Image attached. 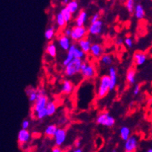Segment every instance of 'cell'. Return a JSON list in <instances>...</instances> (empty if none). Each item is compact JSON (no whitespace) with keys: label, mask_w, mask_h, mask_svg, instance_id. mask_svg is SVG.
<instances>
[{"label":"cell","mask_w":152,"mask_h":152,"mask_svg":"<svg viewBox=\"0 0 152 152\" xmlns=\"http://www.w3.org/2000/svg\"><path fill=\"white\" fill-rule=\"evenodd\" d=\"M134 64L137 65V66H141L147 61L148 59V55L144 51H137L134 54Z\"/></svg>","instance_id":"15"},{"label":"cell","mask_w":152,"mask_h":152,"mask_svg":"<svg viewBox=\"0 0 152 152\" xmlns=\"http://www.w3.org/2000/svg\"><path fill=\"white\" fill-rule=\"evenodd\" d=\"M82 61L83 60L82 59L75 58L69 64L64 67V75L68 78H72L80 73Z\"/></svg>","instance_id":"2"},{"label":"cell","mask_w":152,"mask_h":152,"mask_svg":"<svg viewBox=\"0 0 152 152\" xmlns=\"http://www.w3.org/2000/svg\"><path fill=\"white\" fill-rule=\"evenodd\" d=\"M96 124L102 125L106 127L111 128L116 124V120L108 112H102L99 114L96 117Z\"/></svg>","instance_id":"5"},{"label":"cell","mask_w":152,"mask_h":152,"mask_svg":"<svg viewBox=\"0 0 152 152\" xmlns=\"http://www.w3.org/2000/svg\"><path fill=\"white\" fill-rule=\"evenodd\" d=\"M31 139V134L30 132L28 130V129H21L19 131L18 136H17V140H18V143L20 146L25 145Z\"/></svg>","instance_id":"10"},{"label":"cell","mask_w":152,"mask_h":152,"mask_svg":"<svg viewBox=\"0 0 152 152\" xmlns=\"http://www.w3.org/2000/svg\"><path fill=\"white\" fill-rule=\"evenodd\" d=\"M139 139L137 135H130V137L125 141L124 151L126 152H134L137 150Z\"/></svg>","instance_id":"7"},{"label":"cell","mask_w":152,"mask_h":152,"mask_svg":"<svg viewBox=\"0 0 152 152\" xmlns=\"http://www.w3.org/2000/svg\"><path fill=\"white\" fill-rule=\"evenodd\" d=\"M110 91V79L109 75H103L100 77L96 88V96L99 99L106 97Z\"/></svg>","instance_id":"1"},{"label":"cell","mask_w":152,"mask_h":152,"mask_svg":"<svg viewBox=\"0 0 152 152\" xmlns=\"http://www.w3.org/2000/svg\"><path fill=\"white\" fill-rule=\"evenodd\" d=\"M134 17L138 20H141L145 17V10L141 4H136L134 11Z\"/></svg>","instance_id":"22"},{"label":"cell","mask_w":152,"mask_h":152,"mask_svg":"<svg viewBox=\"0 0 152 152\" xmlns=\"http://www.w3.org/2000/svg\"><path fill=\"white\" fill-rule=\"evenodd\" d=\"M57 42L58 44V46L60 47V48L62 50L68 51V49L70 48L71 45H72V40L70 38V37H68L62 34L61 35H60L58 37Z\"/></svg>","instance_id":"9"},{"label":"cell","mask_w":152,"mask_h":152,"mask_svg":"<svg viewBox=\"0 0 152 152\" xmlns=\"http://www.w3.org/2000/svg\"><path fill=\"white\" fill-rule=\"evenodd\" d=\"M71 0H62V2H63V4L66 5L67 3H68V2H70Z\"/></svg>","instance_id":"44"},{"label":"cell","mask_w":152,"mask_h":152,"mask_svg":"<svg viewBox=\"0 0 152 152\" xmlns=\"http://www.w3.org/2000/svg\"><path fill=\"white\" fill-rule=\"evenodd\" d=\"M57 104L54 101H48V104L46 106L47 113L48 116H52L57 111Z\"/></svg>","instance_id":"28"},{"label":"cell","mask_w":152,"mask_h":152,"mask_svg":"<svg viewBox=\"0 0 152 152\" xmlns=\"http://www.w3.org/2000/svg\"><path fill=\"white\" fill-rule=\"evenodd\" d=\"M34 118H36L37 120H44V118H46L48 117V113H47V110L46 108L43 109L42 110H40L38 113H37L35 115H34Z\"/></svg>","instance_id":"33"},{"label":"cell","mask_w":152,"mask_h":152,"mask_svg":"<svg viewBox=\"0 0 152 152\" xmlns=\"http://www.w3.org/2000/svg\"><path fill=\"white\" fill-rule=\"evenodd\" d=\"M88 20V13L85 10H81L76 16L75 20V24L77 26H85Z\"/></svg>","instance_id":"18"},{"label":"cell","mask_w":152,"mask_h":152,"mask_svg":"<svg viewBox=\"0 0 152 152\" xmlns=\"http://www.w3.org/2000/svg\"><path fill=\"white\" fill-rule=\"evenodd\" d=\"M76 47H77V45H76L75 44H72L70 48H69L68 51H67L66 57L64 58V59L63 60V61H62V65L64 67H65L67 64H69V63L75 58L74 50L76 48Z\"/></svg>","instance_id":"21"},{"label":"cell","mask_w":152,"mask_h":152,"mask_svg":"<svg viewBox=\"0 0 152 152\" xmlns=\"http://www.w3.org/2000/svg\"><path fill=\"white\" fill-rule=\"evenodd\" d=\"M55 23H56L57 26H58V28L64 29V27H66L67 23L61 12H58L55 16Z\"/></svg>","instance_id":"26"},{"label":"cell","mask_w":152,"mask_h":152,"mask_svg":"<svg viewBox=\"0 0 152 152\" xmlns=\"http://www.w3.org/2000/svg\"><path fill=\"white\" fill-rule=\"evenodd\" d=\"M124 45L128 48H132L133 46H134V40L131 37H126L125 39H124Z\"/></svg>","instance_id":"34"},{"label":"cell","mask_w":152,"mask_h":152,"mask_svg":"<svg viewBox=\"0 0 152 152\" xmlns=\"http://www.w3.org/2000/svg\"><path fill=\"white\" fill-rule=\"evenodd\" d=\"M75 86L73 82L70 80H64L62 82L61 87V91L63 94L70 95L72 94L74 91Z\"/></svg>","instance_id":"17"},{"label":"cell","mask_w":152,"mask_h":152,"mask_svg":"<svg viewBox=\"0 0 152 152\" xmlns=\"http://www.w3.org/2000/svg\"><path fill=\"white\" fill-rule=\"evenodd\" d=\"M149 109H150L151 113H152V99H151V100L150 105H149Z\"/></svg>","instance_id":"43"},{"label":"cell","mask_w":152,"mask_h":152,"mask_svg":"<svg viewBox=\"0 0 152 152\" xmlns=\"http://www.w3.org/2000/svg\"><path fill=\"white\" fill-rule=\"evenodd\" d=\"M80 74L86 80H90L96 76V68L94 64L83 60L81 67Z\"/></svg>","instance_id":"4"},{"label":"cell","mask_w":152,"mask_h":152,"mask_svg":"<svg viewBox=\"0 0 152 152\" xmlns=\"http://www.w3.org/2000/svg\"><path fill=\"white\" fill-rule=\"evenodd\" d=\"M45 53L51 58H55L58 54V49L56 44L53 42H50L47 45L45 48Z\"/></svg>","instance_id":"23"},{"label":"cell","mask_w":152,"mask_h":152,"mask_svg":"<svg viewBox=\"0 0 152 152\" xmlns=\"http://www.w3.org/2000/svg\"><path fill=\"white\" fill-rule=\"evenodd\" d=\"M26 94L27 97H28V100L30 101V102L34 103L37 99L39 96H40L39 88L37 89V88H34V87H28L26 89Z\"/></svg>","instance_id":"16"},{"label":"cell","mask_w":152,"mask_h":152,"mask_svg":"<svg viewBox=\"0 0 152 152\" xmlns=\"http://www.w3.org/2000/svg\"><path fill=\"white\" fill-rule=\"evenodd\" d=\"M78 44V47L79 48H81L86 54H89L90 52V49H91V46H92V41L90 40V39L87 37H86L82 38L81 40H79L77 42Z\"/></svg>","instance_id":"14"},{"label":"cell","mask_w":152,"mask_h":152,"mask_svg":"<svg viewBox=\"0 0 152 152\" xmlns=\"http://www.w3.org/2000/svg\"><path fill=\"white\" fill-rule=\"evenodd\" d=\"M88 34V29L86 26L75 25L72 27L70 38L73 42H78L79 40L87 37Z\"/></svg>","instance_id":"6"},{"label":"cell","mask_w":152,"mask_h":152,"mask_svg":"<svg viewBox=\"0 0 152 152\" xmlns=\"http://www.w3.org/2000/svg\"><path fill=\"white\" fill-rule=\"evenodd\" d=\"M99 20H101V15L99 12H96V13L92 15V17L90 18V23H94Z\"/></svg>","instance_id":"35"},{"label":"cell","mask_w":152,"mask_h":152,"mask_svg":"<svg viewBox=\"0 0 152 152\" xmlns=\"http://www.w3.org/2000/svg\"><path fill=\"white\" fill-rule=\"evenodd\" d=\"M130 135H131V130H130L128 126H124L120 128V137L121 138V140H124V141H126L130 137Z\"/></svg>","instance_id":"27"},{"label":"cell","mask_w":152,"mask_h":152,"mask_svg":"<svg viewBox=\"0 0 152 152\" xmlns=\"http://www.w3.org/2000/svg\"><path fill=\"white\" fill-rule=\"evenodd\" d=\"M40 92V96L37 98V99L33 103L32 106V113L33 116L35 115L37 113H38L43 109L46 108V106L48 104L49 99L46 94V92L44 88H39Z\"/></svg>","instance_id":"3"},{"label":"cell","mask_w":152,"mask_h":152,"mask_svg":"<svg viewBox=\"0 0 152 152\" xmlns=\"http://www.w3.org/2000/svg\"><path fill=\"white\" fill-rule=\"evenodd\" d=\"M51 151L52 152H61L62 151V149L61 148V146H58V145H55L51 149Z\"/></svg>","instance_id":"39"},{"label":"cell","mask_w":152,"mask_h":152,"mask_svg":"<svg viewBox=\"0 0 152 152\" xmlns=\"http://www.w3.org/2000/svg\"><path fill=\"white\" fill-rule=\"evenodd\" d=\"M147 152H152V148H148L147 150Z\"/></svg>","instance_id":"45"},{"label":"cell","mask_w":152,"mask_h":152,"mask_svg":"<svg viewBox=\"0 0 152 152\" xmlns=\"http://www.w3.org/2000/svg\"><path fill=\"white\" fill-rule=\"evenodd\" d=\"M60 12H61L62 15H63V16H64V20H65V21H66L67 23H70L71 21H72L73 14H72V12H71L70 11H69V10L66 8V7H64V8L62 9Z\"/></svg>","instance_id":"31"},{"label":"cell","mask_w":152,"mask_h":152,"mask_svg":"<svg viewBox=\"0 0 152 152\" xmlns=\"http://www.w3.org/2000/svg\"><path fill=\"white\" fill-rule=\"evenodd\" d=\"M151 135L152 137V125H151Z\"/></svg>","instance_id":"46"},{"label":"cell","mask_w":152,"mask_h":152,"mask_svg":"<svg viewBox=\"0 0 152 152\" xmlns=\"http://www.w3.org/2000/svg\"><path fill=\"white\" fill-rule=\"evenodd\" d=\"M89 54L95 59H99L102 54H104V48L102 44H98V43H93L91 46Z\"/></svg>","instance_id":"12"},{"label":"cell","mask_w":152,"mask_h":152,"mask_svg":"<svg viewBox=\"0 0 152 152\" xmlns=\"http://www.w3.org/2000/svg\"><path fill=\"white\" fill-rule=\"evenodd\" d=\"M58 127L56 124H49L44 130V135L48 138L52 139L54 137Z\"/></svg>","instance_id":"24"},{"label":"cell","mask_w":152,"mask_h":152,"mask_svg":"<svg viewBox=\"0 0 152 152\" xmlns=\"http://www.w3.org/2000/svg\"><path fill=\"white\" fill-rule=\"evenodd\" d=\"M108 75L110 79V91H113L116 88V85H117V79H118L116 68L113 66H110L109 68Z\"/></svg>","instance_id":"13"},{"label":"cell","mask_w":152,"mask_h":152,"mask_svg":"<svg viewBox=\"0 0 152 152\" xmlns=\"http://www.w3.org/2000/svg\"><path fill=\"white\" fill-rule=\"evenodd\" d=\"M140 92V86L139 84H136L134 86V89H133V94L134 96H137Z\"/></svg>","instance_id":"36"},{"label":"cell","mask_w":152,"mask_h":152,"mask_svg":"<svg viewBox=\"0 0 152 152\" xmlns=\"http://www.w3.org/2000/svg\"><path fill=\"white\" fill-rule=\"evenodd\" d=\"M100 64L105 67H110L113 64L114 57L110 54H103L99 58Z\"/></svg>","instance_id":"19"},{"label":"cell","mask_w":152,"mask_h":152,"mask_svg":"<svg viewBox=\"0 0 152 152\" xmlns=\"http://www.w3.org/2000/svg\"><path fill=\"white\" fill-rule=\"evenodd\" d=\"M30 126V120H24L22 122V124H21V126H22L23 129H29Z\"/></svg>","instance_id":"37"},{"label":"cell","mask_w":152,"mask_h":152,"mask_svg":"<svg viewBox=\"0 0 152 152\" xmlns=\"http://www.w3.org/2000/svg\"><path fill=\"white\" fill-rule=\"evenodd\" d=\"M136 3H135V0H126L125 1V7H126L127 12L130 14H133L135 8Z\"/></svg>","instance_id":"30"},{"label":"cell","mask_w":152,"mask_h":152,"mask_svg":"<svg viewBox=\"0 0 152 152\" xmlns=\"http://www.w3.org/2000/svg\"><path fill=\"white\" fill-rule=\"evenodd\" d=\"M67 138V131L64 128H58L56 134L54 135V143L55 145L61 147Z\"/></svg>","instance_id":"11"},{"label":"cell","mask_w":152,"mask_h":152,"mask_svg":"<svg viewBox=\"0 0 152 152\" xmlns=\"http://www.w3.org/2000/svg\"><path fill=\"white\" fill-rule=\"evenodd\" d=\"M81 144H82L81 140H77L75 142V148H80Z\"/></svg>","instance_id":"41"},{"label":"cell","mask_w":152,"mask_h":152,"mask_svg":"<svg viewBox=\"0 0 152 152\" xmlns=\"http://www.w3.org/2000/svg\"><path fill=\"white\" fill-rule=\"evenodd\" d=\"M86 54L83 51V50L81 49V48H78V46L76 47V48L74 50V57L75 58H79V59H82V60H85L86 58Z\"/></svg>","instance_id":"32"},{"label":"cell","mask_w":152,"mask_h":152,"mask_svg":"<svg viewBox=\"0 0 152 152\" xmlns=\"http://www.w3.org/2000/svg\"><path fill=\"white\" fill-rule=\"evenodd\" d=\"M124 40L123 39V38H121V37L117 38V39L116 40V45H118V46H121V45H123V44H124Z\"/></svg>","instance_id":"40"},{"label":"cell","mask_w":152,"mask_h":152,"mask_svg":"<svg viewBox=\"0 0 152 152\" xmlns=\"http://www.w3.org/2000/svg\"><path fill=\"white\" fill-rule=\"evenodd\" d=\"M71 33H72V28L71 27H64V29H63V32H62V34H64V35H66V36L68 37H70L71 35Z\"/></svg>","instance_id":"38"},{"label":"cell","mask_w":152,"mask_h":152,"mask_svg":"<svg viewBox=\"0 0 152 152\" xmlns=\"http://www.w3.org/2000/svg\"><path fill=\"white\" fill-rule=\"evenodd\" d=\"M72 151L73 152H82L83 151V150H82V148L80 147V148H75Z\"/></svg>","instance_id":"42"},{"label":"cell","mask_w":152,"mask_h":152,"mask_svg":"<svg viewBox=\"0 0 152 152\" xmlns=\"http://www.w3.org/2000/svg\"><path fill=\"white\" fill-rule=\"evenodd\" d=\"M137 69L134 67L128 68L126 74V80L129 85H134L136 82Z\"/></svg>","instance_id":"20"},{"label":"cell","mask_w":152,"mask_h":152,"mask_svg":"<svg viewBox=\"0 0 152 152\" xmlns=\"http://www.w3.org/2000/svg\"><path fill=\"white\" fill-rule=\"evenodd\" d=\"M65 7L72 12V14L74 15L78 11L79 4H78V2L77 0H71L70 2H68V3H67Z\"/></svg>","instance_id":"25"},{"label":"cell","mask_w":152,"mask_h":152,"mask_svg":"<svg viewBox=\"0 0 152 152\" xmlns=\"http://www.w3.org/2000/svg\"><path fill=\"white\" fill-rule=\"evenodd\" d=\"M87 29H88V34L89 35L93 37L99 36L102 33L103 22L102 20H99L94 23H90V25Z\"/></svg>","instance_id":"8"},{"label":"cell","mask_w":152,"mask_h":152,"mask_svg":"<svg viewBox=\"0 0 152 152\" xmlns=\"http://www.w3.org/2000/svg\"><path fill=\"white\" fill-rule=\"evenodd\" d=\"M56 34V30L54 26H49L48 28L46 29L44 32V37L47 40H52L55 37Z\"/></svg>","instance_id":"29"}]
</instances>
